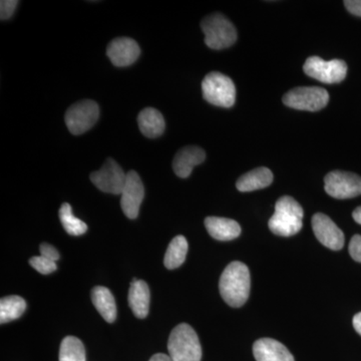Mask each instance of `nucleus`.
Listing matches in <instances>:
<instances>
[{"instance_id": "1", "label": "nucleus", "mask_w": 361, "mask_h": 361, "mask_svg": "<svg viewBox=\"0 0 361 361\" xmlns=\"http://www.w3.org/2000/svg\"><path fill=\"white\" fill-rule=\"evenodd\" d=\"M251 276L248 267L240 261L230 263L221 275V296L231 307H241L250 294Z\"/></svg>"}, {"instance_id": "2", "label": "nucleus", "mask_w": 361, "mask_h": 361, "mask_svg": "<svg viewBox=\"0 0 361 361\" xmlns=\"http://www.w3.org/2000/svg\"><path fill=\"white\" fill-rule=\"evenodd\" d=\"M303 209L290 196L281 197L276 202L275 212L268 226L271 232L282 237H290L300 231L303 226Z\"/></svg>"}, {"instance_id": "3", "label": "nucleus", "mask_w": 361, "mask_h": 361, "mask_svg": "<svg viewBox=\"0 0 361 361\" xmlns=\"http://www.w3.org/2000/svg\"><path fill=\"white\" fill-rule=\"evenodd\" d=\"M169 355L173 361H201L202 348L193 327L186 323L171 332L168 341Z\"/></svg>"}, {"instance_id": "4", "label": "nucleus", "mask_w": 361, "mask_h": 361, "mask_svg": "<svg viewBox=\"0 0 361 361\" xmlns=\"http://www.w3.org/2000/svg\"><path fill=\"white\" fill-rule=\"evenodd\" d=\"M201 28L205 35V44L210 49H224L236 42V28L223 14L214 13L207 16L202 20Z\"/></svg>"}, {"instance_id": "5", "label": "nucleus", "mask_w": 361, "mask_h": 361, "mask_svg": "<svg viewBox=\"0 0 361 361\" xmlns=\"http://www.w3.org/2000/svg\"><path fill=\"white\" fill-rule=\"evenodd\" d=\"M203 97L208 103L231 108L236 101V87L229 77L221 73H209L202 82Z\"/></svg>"}, {"instance_id": "6", "label": "nucleus", "mask_w": 361, "mask_h": 361, "mask_svg": "<svg viewBox=\"0 0 361 361\" xmlns=\"http://www.w3.org/2000/svg\"><path fill=\"white\" fill-rule=\"evenodd\" d=\"M329 94L318 87H301L289 90L284 94L283 103L299 111H317L327 106Z\"/></svg>"}, {"instance_id": "7", "label": "nucleus", "mask_w": 361, "mask_h": 361, "mask_svg": "<svg viewBox=\"0 0 361 361\" xmlns=\"http://www.w3.org/2000/svg\"><path fill=\"white\" fill-rule=\"evenodd\" d=\"M303 71L308 77L324 84H338L346 77L348 65L341 59L326 61L319 56H311L306 59Z\"/></svg>"}, {"instance_id": "8", "label": "nucleus", "mask_w": 361, "mask_h": 361, "mask_svg": "<svg viewBox=\"0 0 361 361\" xmlns=\"http://www.w3.org/2000/svg\"><path fill=\"white\" fill-rule=\"evenodd\" d=\"M99 116V104L90 99H85L73 104L66 111L65 116L66 127L73 135L85 134L96 125Z\"/></svg>"}, {"instance_id": "9", "label": "nucleus", "mask_w": 361, "mask_h": 361, "mask_svg": "<svg viewBox=\"0 0 361 361\" xmlns=\"http://www.w3.org/2000/svg\"><path fill=\"white\" fill-rule=\"evenodd\" d=\"M127 174L114 159L109 158L101 170L90 174V180L104 193L121 195L125 187Z\"/></svg>"}, {"instance_id": "10", "label": "nucleus", "mask_w": 361, "mask_h": 361, "mask_svg": "<svg viewBox=\"0 0 361 361\" xmlns=\"http://www.w3.org/2000/svg\"><path fill=\"white\" fill-rule=\"evenodd\" d=\"M325 192L336 199H350L361 195V177L344 171H334L324 178Z\"/></svg>"}, {"instance_id": "11", "label": "nucleus", "mask_w": 361, "mask_h": 361, "mask_svg": "<svg viewBox=\"0 0 361 361\" xmlns=\"http://www.w3.org/2000/svg\"><path fill=\"white\" fill-rule=\"evenodd\" d=\"M121 207L123 214L129 219L134 220L140 212V207L145 197V188L140 176L135 171L127 174L125 187L122 192Z\"/></svg>"}, {"instance_id": "12", "label": "nucleus", "mask_w": 361, "mask_h": 361, "mask_svg": "<svg viewBox=\"0 0 361 361\" xmlns=\"http://www.w3.org/2000/svg\"><path fill=\"white\" fill-rule=\"evenodd\" d=\"M312 228L316 238L322 245L336 251L343 248V232L329 216L322 213L315 214L312 218Z\"/></svg>"}, {"instance_id": "13", "label": "nucleus", "mask_w": 361, "mask_h": 361, "mask_svg": "<svg viewBox=\"0 0 361 361\" xmlns=\"http://www.w3.org/2000/svg\"><path fill=\"white\" fill-rule=\"evenodd\" d=\"M111 63L118 68L133 65L141 54V49L135 40L130 37H118L111 40L106 49Z\"/></svg>"}, {"instance_id": "14", "label": "nucleus", "mask_w": 361, "mask_h": 361, "mask_svg": "<svg viewBox=\"0 0 361 361\" xmlns=\"http://www.w3.org/2000/svg\"><path fill=\"white\" fill-rule=\"evenodd\" d=\"M205 152L200 147H185L176 154L174 161H173V169L178 177L185 179L191 175L194 167L200 165L205 161Z\"/></svg>"}, {"instance_id": "15", "label": "nucleus", "mask_w": 361, "mask_h": 361, "mask_svg": "<svg viewBox=\"0 0 361 361\" xmlns=\"http://www.w3.org/2000/svg\"><path fill=\"white\" fill-rule=\"evenodd\" d=\"M256 361H295L290 351L281 342L272 338H261L254 343Z\"/></svg>"}, {"instance_id": "16", "label": "nucleus", "mask_w": 361, "mask_h": 361, "mask_svg": "<svg viewBox=\"0 0 361 361\" xmlns=\"http://www.w3.org/2000/svg\"><path fill=\"white\" fill-rule=\"evenodd\" d=\"M129 305L135 317L144 319L149 314V288L142 280L135 279L130 283L129 291Z\"/></svg>"}, {"instance_id": "17", "label": "nucleus", "mask_w": 361, "mask_h": 361, "mask_svg": "<svg viewBox=\"0 0 361 361\" xmlns=\"http://www.w3.org/2000/svg\"><path fill=\"white\" fill-rule=\"evenodd\" d=\"M205 226L210 236L219 241H230L238 238L241 234V227L238 223L228 218H206Z\"/></svg>"}, {"instance_id": "18", "label": "nucleus", "mask_w": 361, "mask_h": 361, "mask_svg": "<svg viewBox=\"0 0 361 361\" xmlns=\"http://www.w3.org/2000/svg\"><path fill=\"white\" fill-rule=\"evenodd\" d=\"M137 123L142 134L149 139H156L165 132V118L154 108L144 109L137 116Z\"/></svg>"}, {"instance_id": "19", "label": "nucleus", "mask_w": 361, "mask_h": 361, "mask_svg": "<svg viewBox=\"0 0 361 361\" xmlns=\"http://www.w3.org/2000/svg\"><path fill=\"white\" fill-rule=\"evenodd\" d=\"M272 182V172L268 168L261 167L241 176L237 180L236 187L240 192H252L264 189Z\"/></svg>"}, {"instance_id": "20", "label": "nucleus", "mask_w": 361, "mask_h": 361, "mask_svg": "<svg viewBox=\"0 0 361 361\" xmlns=\"http://www.w3.org/2000/svg\"><path fill=\"white\" fill-rule=\"evenodd\" d=\"M92 301L97 312L104 320L109 323H113L116 318V305L115 297L110 289L104 286L94 287L92 290Z\"/></svg>"}, {"instance_id": "21", "label": "nucleus", "mask_w": 361, "mask_h": 361, "mask_svg": "<svg viewBox=\"0 0 361 361\" xmlns=\"http://www.w3.org/2000/svg\"><path fill=\"white\" fill-rule=\"evenodd\" d=\"M188 242L184 236H176L169 244L167 252L164 258V265L169 270L179 268L185 262L188 253Z\"/></svg>"}, {"instance_id": "22", "label": "nucleus", "mask_w": 361, "mask_h": 361, "mask_svg": "<svg viewBox=\"0 0 361 361\" xmlns=\"http://www.w3.org/2000/svg\"><path fill=\"white\" fill-rule=\"evenodd\" d=\"M26 310V302L23 297L11 295L4 297L0 301V322H13L23 314Z\"/></svg>"}, {"instance_id": "23", "label": "nucleus", "mask_w": 361, "mask_h": 361, "mask_svg": "<svg viewBox=\"0 0 361 361\" xmlns=\"http://www.w3.org/2000/svg\"><path fill=\"white\" fill-rule=\"evenodd\" d=\"M59 216L61 225L71 236H82L87 231V224L73 215L70 204L63 203L61 205Z\"/></svg>"}, {"instance_id": "24", "label": "nucleus", "mask_w": 361, "mask_h": 361, "mask_svg": "<svg viewBox=\"0 0 361 361\" xmlns=\"http://www.w3.org/2000/svg\"><path fill=\"white\" fill-rule=\"evenodd\" d=\"M59 361H87L82 342L75 336H66L59 348Z\"/></svg>"}, {"instance_id": "25", "label": "nucleus", "mask_w": 361, "mask_h": 361, "mask_svg": "<svg viewBox=\"0 0 361 361\" xmlns=\"http://www.w3.org/2000/svg\"><path fill=\"white\" fill-rule=\"evenodd\" d=\"M30 264L35 268L40 274L47 275L56 270V264L54 261L42 257V256H35L30 260Z\"/></svg>"}, {"instance_id": "26", "label": "nucleus", "mask_w": 361, "mask_h": 361, "mask_svg": "<svg viewBox=\"0 0 361 361\" xmlns=\"http://www.w3.org/2000/svg\"><path fill=\"white\" fill-rule=\"evenodd\" d=\"M18 4L16 0H2L0 2V18L2 20H9L13 16Z\"/></svg>"}, {"instance_id": "27", "label": "nucleus", "mask_w": 361, "mask_h": 361, "mask_svg": "<svg viewBox=\"0 0 361 361\" xmlns=\"http://www.w3.org/2000/svg\"><path fill=\"white\" fill-rule=\"evenodd\" d=\"M349 254L356 262L361 263V236L355 235L349 243Z\"/></svg>"}, {"instance_id": "28", "label": "nucleus", "mask_w": 361, "mask_h": 361, "mask_svg": "<svg viewBox=\"0 0 361 361\" xmlns=\"http://www.w3.org/2000/svg\"><path fill=\"white\" fill-rule=\"evenodd\" d=\"M40 256L42 257L49 259V260L54 261V262H56V261L59 259V251L54 248V246L51 245L49 243H42L40 245Z\"/></svg>"}, {"instance_id": "29", "label": "nucleus", "mask_w": 361, "mask_h": 361, "mask_svg": "<svg viewBox=\"0 0 361 361\" xmlns=\"http://www.w3.org/2000/svg\"><path fill=\"white\" fill-rule=\"evenodd\" d=\"M343 4L349 13L361 18V0H345Z\"/></svg>"}, {"instance_id": "30", "label": "nucleus", "mask_w": 361, "mask_h": 361, "mask_svg": "<svg viewBox=\"0 0 361 361\" xmlns=\"http://www.w3.org/2000/svg\"><path fill=\"white\" fill-rule=\"evenodd\" d=\"M353 327H355L356 332H357V334L361 336V312L355 315V317H353Z\"/></svg>"}, {"instance_id": "31", "label": "nucleus", "mask_w": 361, "mask_h": 361, "mask_svg": "<svg viewBox=\"0 0 361 361\" xmlns=\"http://www.w3.org/2000/svg\"><path fill=\"white\" fill-rule=\"evenodd\" d=\"M149 361H173L170 355H164V353H157V355L152 356L151 360Z\"/></svg>"}, {"instance_id": "32", "label": "nucleus", "mask_w": 361, "mask_h": 361, "mask_svg": "<svg viewBox=\"0 0 361 361\" xmlns=\"http://www.w3.org/2000/svg\"><path fill=\"white\" fill-rule=\"evenodd\" d=\"M353 217L357 224L361 225V206L358 207V208H356L355 210L353 211Z\"/></svg>"}]
</instances>
